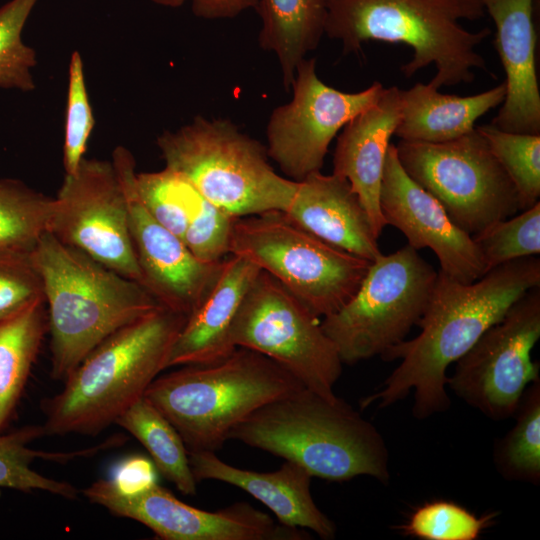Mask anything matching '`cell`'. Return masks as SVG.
Listing matches in <instances>:
<instances>
[{
  "mask_svg": "<svg viewBox=\"0 0 540 540\" xmlns=\"http://www.w3.org/2000/svg\"><path fill=\"white\" fill-rule=\"evenodd\" d=\"M540 338V286L520 297L457 362L446 385L492 420L513 416L525 389L540 380L531 357Z\"/></svg>",
  "mask_w": 540,
  "mask_h": 540,
  "instance_id": "7c38bea8",
  "label": "cell"
},
{
  "mask_svg": "<svg viewBox=\"0 0 540 540\" xmlns=\"http://www.w3.org/2000/svg\"><path fill=\"white\" fill-rule=\"evenodd\" d=\"M144 393L175 427L188 451L215 452L261 406L304 387L270 358L237 347L222 360L183 365Z\"/></svg>",
  "mask_w": 540,
  "mask_h": 540,
  "instance_id": "8992f818",
  "label": "cell"
},
{
  "mask_svg": "<svg viewBox=\"0 0 540 540\" xmlns=\"http://www.w3.org/2000/svg\"><path fill=\"white\" fill-rule=\"evenodd\" d=\"M396 151L405 172L471 236L520 211L512 181L476 127L446 142L400 140Z\"/></svg>",
  "mask_w": 540,
  "mask_h": 540,
  "instance_id": "30bf717a",
  "label": "cell"
},
{
  "mask_svg": "<svg viewBox=\"0 0 540 540\" xmlns=\"http://www.w3.org/2000/svg\"><path fill=\"white\" fill-rule=\"evenodd\" d=\"M512 181L525 210L540 198V134L505 132L491 123L476 126Z\"/></svg>",
  "mask_w": 540,
  "mask_h": 540,
  "instance_id": "f546056e",
  "label": "cell"
},
{
  "mask_svg": "<svg viewBox=\"0 0 540 540\" xmlns=\"http://www.w3.org/2000/svg\"><path fill=\"white\" fill-rule=\"evenodd\" d=\"M480 1L494 22V46L506 76L504 101L490 123L505 132L540 134L536 0Z\"/></svg>",
  "mask_w": 540,
  "mask_h": 540,
  "instance_id": "ac0fdd59",
  "label": "cell"
},
{
  "mask_svg": "<svg viewBox=\"0 0 540 540\" xmlns=\"http://www.w3.org/2000/svg\"><path fill=\"white\" fill-rule=\"evenodd\" d=\"M91 503L111 513L138 521L164 540H305L300 528L276 523L248 503H235L219 511L192 507L174 497L157 482L126 494L109 479H100L83 490Z\"/></svg>",
  "mask_w": 540,
  "mask_h": 540,
  "instance_id": "9a60e30c",
  "label": "cell"
},
{
  "mask_svg": "<svg viewBox=\"0 0 540 540\" xmlns=\"http://www.w3.org/2000/svg\"><path fill=\"white\" fill-rule=\"evenodd\" d=\"M299 226L351 254L374 261L382 253L371 220L349 182L321 171L297 181L285 212Z\"/></svg>",
  "mask_w": 540,
  "mask_h": 540,
  "instance_id": "7402d4cb",
  "label": "cell"
},
{
  "mask_svg": "<svg viewBox=\"0 0 540 540\" xmlns=\"http://www.w3.org/2000/svg\"><path fill=\"white\" fill-rule=\"evenodd\" d=\"M188 456L197 482L216 480L236 486L270 509L280 524L310 529L325 540L335 538L336 526L313 500L312 476L300 465L285 461L275 471L258 472L234 467L212 451H188Z\"/></svg>",
  "mask_w": 540,
  "mask_h": 540,
  "instance_id": "d6986e66",
  "label": "cell"
},
{
  "mask_svg": "<svg viewBox=\"0 0 540 540\" xmlns=\"http://www.w3.org/2000/svg\"><path fill=\"white\" fill-rule=\"evenodd\" d=\"M514 426L495 443L493 460L506 480L540 483V380L523 392Z\"/></svg>",
  "mask_w": 540,
  "mask_h": 540,
  "instance_id": "4316f807",
  "label": "cell"
},
{
  "mask_svg": "<svg viewBox=\"0 0 540 540\" xmlns=\"http://www.w3.org/2000/svg\"><path fill=\"white\" fill-rule=\"evenodd\" d=\"M52 207L53 197L0 178V251L32 252L48 230Z\"/></svg>",
  "mask_w": 540,
  "mask_h": 540,
  "instance_id": "83f0119b",
  "label": "cell"
},
{
  "mask_svg": "<svg viewBox=\"0 0 540 540\" xmlns=\"http://www.w3.org/2000/svg\"><path fill=\"white\" fill-rule=\"evenodd\" d=\"M45 435L42 426H25L16 431L0 433V487L25 492L46 491L67 499H75L78 490L71 484L39 474L31 468L38 458L68 459L71 455L34 450L30 444Z\"/></svg>",
  "mask_w": 540,
  "mask_h": 540,
  "instance_id": "f1b7e54d",
  "label": "cell"
},
{
  "mask_svg": "<svg viewBox=\"0 0 540 540\" xmlns=\"http://www.w3.org/2000/svg\"><path fill=\"white\" fill-rule=\"evenodd\" d=\"M292 100L273 110L267 125V154L291 180L321 171L329 145L355 116L376 104L384 93L375 81L358 92H344L324 83L316 60L296 68Z\"/></svg>",
  "mask_w": 540,
  "mask_h": 540,
  "instance_id": "4fadbf2b",
  "label": "cell"
},
{
  "mask_svg": "<svg viewBox=\"0 0 540 540\" xmlns=\"http://www.w3.org/2000/svg\"><path fill=\"white\" fill-rule=\"evenodd\" d=\"M111 161L126 198L129 231L144 287L162 306L188 317L216 279L223 259L200 260L152 216L137 191L135 160L129 150L115 148Z\"/></svg>",
  "mask_w": 540,
  "mask_h": 540,
  "instance_id": "2e32d148",
  "label": "cell"
},
{
  "mask_svg": "<svg viewBox=\"0 0 540 540\" xmlns=\"http://www.w3.org/2000/svg\"><path fill=\"white\" fill-rule=\"evenodd\" d=\"M259 272L255 264L243 257L227 255L223 259L216 279L181 328L169 355L168 368L217 362L237 348L231 342V327Z\"/></svg>",
  "mask_w": 540,
  "mask_h": 540,
  "instance_id": "44dd1931",
  "label": "cell"
},
{
  "mask_svg": "<svg viewBox=\"0 0 540 540\" xmlns=\"http://www.w3.org/2000/svg\"><path fill=\"white\" fill-rule=\"evenodd\" d=\"M400 108V89L385 88L376 104L342 128L333 155V173L349 182L378 237L386 226L379 206L382 173L390 139L400 121Z\"/></svg>",
  "mask_w": 540,
  "mask_h": 540,
  "instance_id": "ffe728a7",
  "label": "cell"
},
{
  "mask_svg": "<svg viewBox=\"0 0 540 540\" xmlns=\"http://www.w3.org/2000/svg\"><path fill=\"white\" fill-rule=\"evenodd\" d=\"M39 301L44 286L32 252L0 251V320Z\"/></svg>",
  "mask_w": 540,
  "mask_h": 540,
  "instance_id": "d590c367",
  "label": "cell"
},
{
  "mask_svg": "<svg viewBox=\"0 0 540 540\" xmlns=\"http://www.w3.org/2000/svg\"><path fill=\"white\" fill-rule=\"evenodd\" d=\"M38 0H10L0 7V88L30 92L36 51L24 43L22 32Z\"/></svg>",
  "mask_w": 540,
  "mask_h": 540,
  "instance_id": "1f68e13d",
  "label": "cell"
},
{
  "mask_svg": "<svg viewBox=\"0 0 540 540\" xmlns=\"http://www.w3.org/2000/svg\"><path fill=\"white\" fill-rule=\"evenodd\" d=\"M156 144L168 168L182 175L206 200L233 217L286 212L297 181L279 175L267 149L227 119L196 116Z\"/></svg>",
  "mask_w": 540,
  "mask_h": 540,
  "instance_id": "52a82bcc",
  "label": "cell"
},
{
  "mask_svg": "<svg viewBox=\"0 0 540 540\" xmlns=\"http://www.w3.org/2000/svg\"><path fill=\"white\" fill-rule=\"evenodd\" d=\"M131 433L149 452L156 469L185 495L194 496L197 481L188 450L170 421L144 396L115 421Z\"/></svg>",
  "mask_w": 540,
  "mask_h": 540,
  "instance_id": "484cf974",
  "label": "cell"
},
{
  "mask_svg": "<svg viewBox=\"0 0 540 540\" xmlns=\"http://www.w3.org/2000/svg\"><path fill=\"white\" fill-rule=\"evenodd\" d=\"M136 187L152 216L184 242L199 192L168 168L136 173Z\"/></svg>",
  "mask_w": 540,
  "mask_h": 540,
  "instance_id": "4dcf8cb0",
  "label": "cell"
},
{
  "mask_svg": "<svg viewBox=\"0 0 540 540\" xmlns=\"http://www.w3.org/2000/svg\"><path fill=\"white\" fill-rule=\"evenodd\" d=\"M32 256L43 280L54 379L65 381L107 337L162 306L137 281L49 232Z\"/></svg>",
  "mask_w": 540,
  "mask_h": 540,
  "instance_id": "277c9868",
  "label": "cell"
},
{
  "mask_svg": "<svg viewBox=\"0 0 540 540\" xmlns=\"http://www.w3.org/2000/svg\"><path fill=\"white\" fill-rule=\"evenodd\" d=\"M324 34L341 42L343 54H359L368 41L411 47V60L400 67L411 78L434 65L428 83L434 89L470 84L474 69L489 72L477 47L492 34L466 29L486 12L480 0H325Z\"/></svg>",
  "mask_w": 540,
  "mask_h": 540,
  "instance_id": "7a4b0ae2",
  "label": "cell"
},
{
  "mask_svg": "<svg viewBox=\"0 0 540 540\" xmlns=\"http://www.w3.org/2000/svg\"><path fill=\"white\" fill-rule=\"evenodd\" d=\"M187 316L164 306L120 328L97 345L45 401V435H94L107 428L168 368Z\"/></svg>",
  "mask_w": 540,
  "mask_h": 540,
  "instance_id": "5b68a950",
  "label": "cell"
},
{
  "mask_svg": "<svg viewBox=\"0 0 540 540\" xmlns=\"http://www.w3.org/2000/svg\"><path fill=\"white\" fill-rule=\"evenodd\" d=\"M496 516L494 512L476 516L458 503L435 500L418 506L397 529L421 540H476Z\"/></svg>",
  "mask_w": 540,
  "mask_h": 540,
  "instance_id": "836d02e7",
  "label": "cell"
},
{
  "mask_svg": "<svg viewBox=\"0 0 540 540\" xmlns=\"http://www.w3.org/2000/svg\"><path fill=\"white\" fill-rule=\"evenodd\" d=\"M436 277L409 245L372 261L356 293L321 320L342 363L381 356L404 341L423 315Z\"/></svg>",
  "mask_w": 540,
  "mask_h": 540,
  "instance_id": "9c48e42d",
  "label": "cell"
},
{
  "mask_svg": "<svg viewBox=\"0 0 540 540\" xmlns=\"http://www.w3.org/2000/svg\"><path fill=\"white\" fill-rule=\"evenodd\" d=\"M228 439L294 462L312 477L390 480L389 453L377 428L345 400L306 387L261 406Z\"/></svg>",
  "mask_w": 540,
  "mask_h": 540,
  "instance_id": "3957f363",
  "label": "cell"
},
{
  "mask_svg": "<svg viewBox=\"0 0 540 540\" xmlns=\"http://www.w3.org/2000/svg\"><path fill=\"white\" fill-rule=\"evenodd\" d=\"M379 206L385 225L401 231L413 249H431L441 271L463 283H471L486 273L473 237L459 228L442 205L405 172L392 143L386 153Z\"/></svg>",
  "mask_w": 540,
  "mask_h": 540,
  "instance_id": "e0dca14e",
  "label": "cell"
},
{
  "mask_svg": "<svg viewBox=\"0 0 540 540\" xmlns=\"http://www.w3.org/2000/svg\"><path fill=\"white\" fill-rule=\"evenodd\" d=\"M256 10L261 19L259 45L275 53L289 92L298 64L324 34L325 0H258Z\"/></svg>",
  "mask_w": 540,
  "mask_h": 540,
  "instance_id": "cb8c5ba5",
  "label": "cell"
},
{
  "mask_svg": "<svg viewBox=\"0 0 540 540\" xmlns=\"http://www.w3.org/2000/svg\"><path fill=\"white\" fill-rule=\"evenodd\" d=\"M540 286V259L521 258L487 271L471 283L445 272L437 277L417 325L421 331L385 351V361L400 359L382 387L361 401L386 408L413 392L412 412L426 419L450 408L447 369L466 354L527 291Z\"/></svg>",
  "mask_w": 540,
  "mask_h": 540,
  "instance_id": "6da1fadb",
  "label": "cell"
},
{
  "mask_svg": "<svg viewBox=\"0 0 540 540\" xmlns=\"http://www.w3.org/2000/svg\"><path fill=\"white\" fill-rule=\"evenodd\" d=\"M47 232L144 286L112 161L84 158L74 174H65L53 197Z\"/></svg>",
  "mask_w": 540,
  "mask_h": 540,
  "instance_id": "5bb4252c",
  "label": "cell"
},
{
  "mask_svg": "<svg viewBox=\"0 0 540 540\" xmlns=\"http://www.w3.org/2000/svg\"><path fill=\"white\" fill-rule=\"evenodd\" d=\"M228 253L271 275L318 318L349 301L372 262L323 241L278 210L235 217Z\"/></svg>",
  "mask_w": 540,
  "mask_h": 540,
  "instance_id": "ba28073f",
  "label": "cell"
},
{
  "mask_svg": "<svg viewBox=\"0 0 540 540\" xmlns=\"http://www.w3.org/2000/svg\"><path fill=\"white\" fill-rule=\"evenodd\" d=\"M234 218L199 193L184 237L185 245L202 261H221L229 255V238Z\"/></svg>",
  "mask_w": 540,
  "mask_h": 540,
  "instance_id": "8d00e7d4",
  "label": "cell"
},
{
  "mask_svg": "<svg viewBox=\"0 0 540 540\" xmlns=\"http://www.w3.org/2000/svg\"><path fill=\"white\" fill-rule=\"evenodd\" d=\"M505 82L471 96L443 94L428 83L400 89L401 116L394 135L400 140L440 143L459 138L473 129L476 121L501 105Z\"/></svg>",
  "mask_w": 540,
  "mask_h": 540,
  "instance_id": "603a6c76",
  "label": "cell"
},
{
  "mask_svg": "<svg viewBox=\"0 0 540 540\" xmlns=\"http://www.w3.org/2000/svg\"><path fill=\"white\" fill-rule=\"evenodd\" d=\"M47 331L45 301L0 320V433L16 409Z\"/></svg>",
  "mask_w": 540,
  "mask_h": 540,
  "instance_id": "d4e9b609",
  "label": "cell"
},
{
  "mask_svg": "<svg viewBox=\"0 0 540 540\" xmlns=\"http://www.w3.org/2000/svg\"><path fill=\"white\" fill-rule=\"evenodd\" d=\"M152 1L161 6L176 8V7L182 6L188 0H152Z\"/></svg>",
  "mask_w": 540,
  "mask_h": 540,
  "instance_id": "ab89813d",
  "label": "cell"
},
{
  "mask_svg": "<svg viewBox=\"0 0 540 540\" xmlns=\"http://www.w3.org/2000/svg\"><path fill=\"white\" fill-rule=\"evenodd\" d=\"M94 127L83 61L74 51L68 68V89L65 113L63 166L66 175L74 174L85 158L87 143Z\"/></svg>",
  "mask_w": 540,
  "mask_h": 540,
  "instance_id": "e575fe53",
  "label": "cell"
},
{
  "mask_svg": "<svg viewBox=\"0 0 540 540\" xmlns=\"http://www.w3.org/2000/svg\"><path fill=\"white\" fill-rule=\"evenodd\" d=\"M194 15L200 18H234L247 9H256L258 0H188Z\"/></svg>",
  "mask_w": 540,
  "mask_h": 540,
  "instance_id": "f35d334b",
  "label": "cell"
},
{
  "mask_svg": "<svg viewBox=\"0 0 540 540\" xmlns=\"http://www.w3.org/2000/svg\"><path fill=\"white\" fill-rule=\"evenodd\" d=\"M486 272L540 253V202L472 236Z\"/></svg>",
  "mask_w": 540,
  "mask_h": 540,
  "instance_id": "d6a6232c",
  "label": "cell"
},
{
  "mask_svg": "<svg viewBox=\"0 0 540 540\" xmlns=\"http://www.w3.org/2000/svg\"><path fill=\"white\" fill-rule=\"evenodd\" d=\"M109 480L121 493H136L157 482L156 467L146 457L129 456L115 466Z\"/></svg>",
  "mask_w": 540,
  "mask_h": 540,
  "instance_id": "74e56055",
  "label": "cell"
},
{
  "mask_svg": "<svg viewBox=\"0 0 540 540\" xmlns=\"http://www.w3.org/2000/svg\"><path fill=\"white\" fill-rule=\"evenodd\" d=\"M235 347L254 350L287 370L304 387L332 397L342 373L338 350L293 293L260 270L231 327Z\"/></svg>",
  "mask_w": 540,
  "mask_h": 540,
  "instance_id": "8fae6325",
  "label": "cell"
}]
</instances>
